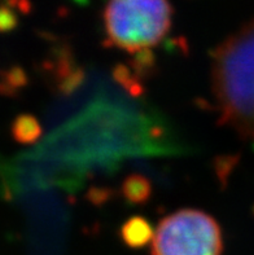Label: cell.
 Returning a JSON list of instances; mask_svg holds the SVG:
<instances>
[{"label":"cell","mask_w":254,"mask_h":255,"mask_svg":"<svg viewBox=\"0 0 254 255\" xmlns=\"http://www.w3.org/2000/svg\"><path fill=\"white\" fill-rule=\"evenodd\" d=\"M212 91L222 125L254 141V19L213 52Z\"/></svg>","instance_id":"1"},{"label":"cell","mask_w":254,"mask_h":255,"mask_svg":"<svg viewBox=\"0 0 254 255\" xmlns=\"http://www.w3.org/2000/svg\"><path fill=\"white\" fill-rule=\"evenodd\" d=\"M169 0H108L103 12L106 43L127 53L162 42L173 23Z\"/></svg>","instance_id":"2"},{"label":"cell","mask_w":254,"mask_h":255,"mask_svg":"<svg viewBox=\"0 0 254 255\" xmlns=\"http://www.w3.org/2000/svg\"><path fill=\"white\" fill-rule=\"evenodd\" d=\"M222 250V231L217 220L195 209L165 218L152 239V255H221Z\"/></svg>","instance_id":"3"},{"label":"cell","mask_w":254,"mask_h":255,"mask_svg":"<svg viewBox=\"0 0 254 255\" xmlns=\"http://www.w3.org/2000/svg\"><path fill=\"white\" fill-rule=\"evenodd\" d=\"M121 239L130 248L138 249L143 248L152 241L155 232L152 231L151 224L142 217H134L126 220L119 231Z\"/></svg>","instance_id":"4"},{"label":"cell","mask_w":254,"mask_h":255,"mask_svg":"<svg viewBox=\"0 0 254 255\" xmlns=\"http://www.w3.org/2000/svg\"><path fill=\"white\" fill-rule=\"evenodd\" d=\"M126 197L132 202H144L149 196V184L143 176H131L126 180L123 187Z\"/></svg>","instance_id":"5"}]
</instances>
